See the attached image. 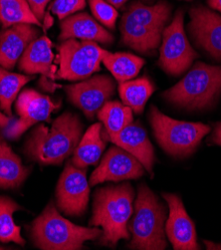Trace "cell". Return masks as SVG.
<instances>
[{
  "label": "cell",
  "instance_id": "obj_23",
  "mask_svg": "<svg viewBox=\"0 0 221 250\" xmlns=\"http://www.w3.org/2000/svg\"><path fill=\"white\" fill-rule=\"evenodd\" d=\"M98 118L105 126L103 136L106 139L116 136L134 122L132 109L118 101H108L98 112Z\"/></svg>",
  "mask_w": 221,
  "mask_h": 250
},
{
  "label": "cell",
  "instance_id": "obj_22",
  "mask_svg": "<svg viewBox=\"0 0 221 250\" xmlns=\"http://www.w3.org/2000/svg\"><path fill=\"white\" fill-rule=\"evenodd\" d=\"M102 55V62L119 83L135 78L144 65L143 59L130 53H111L103 49Z\"/></svg>",
  "mask_w": 221,
  "mask_h": 250
},
{
  "label": "cell",
  "instance_id": "obj_5",
  "mask_svg": "<svg viewBox=\"0 0 221 250\" xmlns=\"http://www.w3.org/2000/svg\"><path fill=\"white\" fill-rule=\"evenodd\" d=\"M165 208L158 196L142 184L139 187L135 214L129 226L133 238L128 247L141 250H163L165 239Z\"/></svg>",
  "mask_w": 221,
  "mask_h": 250
},
{
  "label": "cell",
  "instance_id": "obj_34",
  "mask_svg": "<svg viewBox=\"0 0 221 250\" xmlns=\"http://www.w3.org/2000/svg\"><path fill=\"white\" fill-rule=\"evenodd\" d=\"M207 3L212 9L221 13V0H207Z\"/></svg>",
  "mask_w": 221,
  "mask_h": 250
},
{
  "label": "cell",
  "instance_id": "obj_7",
  "mask_svg": "<svg viewBox=\"0 0 221 250\" xmlns=\"http://www.w3.org/2000/svg\"><path fill=\"white\" fill-rule=\"evenodd\" d=\"M150 122L159 145L165 153L174 157L181 158L192 154L210 132L207 125L171 119L155 106L150 110Z\"/></svg>",
  "mask_w": 221,
  "mask_h": 250
},
{
  "label": "cell",
  "instance_id": "obj_10",
  "mask_svg": "<svg viewBox=\"0 0 221 250\" xmlns=\"http://www.w3.org/2000/svg\"><path fill=\"white\" fill-rule=\"evenodd\" d=\"M90 184L86 168H79L71 162L67 163L56 188L57 206L70 216H81L87 209Z\"/></svg>",
  "mask_w": 221,
  "mask_h": 250
},
{
  "label": "cell",
  "instance_id": "obj_36",
  "mask_svg": "<svg viewBox=\"0 0 221 250\" xmlns=\"http://www.w3.org/2000/svg\"><path fill=\"white\" fill-rule=\"evenodd\" d=\"M207 249H221V244H215L211 241H204Z\"/></svg>",
  "mask_w": 221,
  "mask_h": 250
},
{
  "label": "cell",
  "instance_id": "obj_38",
  "mask_svg": "<svg viewBox=\"0 0 221 250\" xmlns=\"http://www.w3.org/2000/svg\"><path fill=\"white\" fill-rule=\"evenodd\" d=\"M145 1H150V0H145ZM151 1H152V0H151Z\"/></svg>",
  "mask_w": 221,
  "mask_h": 250
},
{
  "label": "cell",
  "instance_id": "obj_15",
  "mask_svg": "<svg viewBox=\"0 0 221 250\" xmlns=\"http://www.w3.org/2000/svg\"><path fill=\"white\" fill-rule=\"evenodd\" d=\"M168 205L169 215L165 223V232L168 240L176 250H198L201 249L194 223L188 216L181 199L173 193L162 194Z\"/></svg>",
  "mask_w": 221,
  "mask_h": 250
},
{
  "label": "cell",
  "instance_id": "obj_6",
  "mask_svg": "<svg viewBox=\"0 0 221 250\" xmlns=\"http://www.w3.org/2000/svg\"><path fill=\"white\" fill-rule=\"evenodd\" d=\"M221 92V66L196 62L190 71L162 96L177 106L194 110L210 106Z\"/></svg>",
  "mask_w": 221,
  "mask_h": 250
},
{
  "label": "cell",
  "instance_id": "obj_11",
  "mask_svg": "<svg viewBox=\"0 0 221 250\" xmlns=\"http://www.w3.org/2000/svg\"><path fill=\"white\" fill-rule=\"evenodd\" d=\"M59 107L60 104L52 102L48 96L32 89L23 90L18 96L15 106L19 119L7 126L4 136L10 140L19 139L33 125L42 121L50 122L52 112Z\"/></svg>",
  "mask_w": 221,
  "mask_h": 250
},
{
  "label": "cell",
  "instance_id": "obj_21",
  "mask_svg": "<svg viewBox=\"0 0 221 250\" xmlns=\"http://www.w3.org/2000/svg\"><path fill=\"white\" fill-rule=\"evenodd\" d=\"M30 173L20 158L0 138V188H15L21 186Z\"/></svg>",
  "mask_w": 221,
  "mask_h": 250
},
{
  "label": "cell",
  "instance_id": "obj_24",
  "mask_svg": "<svg viewBox=\"0 0 221 250\" xmlns=\"http://www.w3.org/2000/svg\"><path fill=\"white\" fill-rule=\"evenodd\" d=\"M153 83L145 77L120 83L119 93L122 104L132 109L133 113L141 114L154 93Z\"/></svg>",
  "mask_w": 221,
  "mask_h": 250
},
{
  "label": "cell",
  "instance_id": "obj_32",
  "mask_svg": "<svg viewBox=\"0 0 221 250\" xmlns=\"http://www.w3.org/2000/svg\"><path fill=\"white\" fill-rule=\"evenodd\" d=\"M212 141H213V143H215L216 145L221 146V123H218L215 125L214 133L212 136Z\"/></svg>",
  "mask_w": 221,
  "mask_h": 250
},
{
  "label": "cell",
  "instance_id": "obj_33",
  "mask_svg": "<svg viewBox=\"0 0 221 250\" xmlns=\"http://www.w3.org/2000/svg\"><path fill=\"white\" fill-rule=\"evenodd\" d=\"M10 121H11V117L3 114L1 111H0V128H6L10 124Z\"/></svg>",
  "mask_w": 221,
  "mask_h": 250
},
{
  "label": "cell",
  "instance_id": "obj_30",
  "mask_svg": "<svg viewBox=\"0 0 221 250\" xmlns=\"http://www.w3.org/2000/svg\"><path fill=\"white\" fill-rule=\"evenodd\" d=\"M36 17L42 21L45 16V8L51 0H26Z\"/></svg>",
  "mask_w": 221,
  "mask_h": 250
},
{
  "label": "cell",
  "instance_id": "obj_2",
  "mask_svg": "<svg viewBox=\"0 0 221 250\" xmlns=\"http://www.w3.org/2000/svg\"><path fill=\"white\" fill-rule=\"evenodd\" d=\"M82 133L80 118L64 113L52 123L51 128L39 125L26 142L25 153L42 165H61L75 151Z\"/></svg>",
  "mask_w": 221,
  "mask_h": 250
},
{
  "label": "cell",
  "instance_id": "obj_3",
  "mask_svg": "<svg viewBox=\"0 0 221 250\" xmlns=\"http://www.w3.org/2000/svg\"><path fill=\"white\" fill-rule=\"evenodd\" d=\"M169 16L170 6L164 1L155 5L134 2L121 20L122 43L141 54L154 53L161 45Z\"/></svg>",
  "mask_w": 221,
  "mask_h": 250
},
{
  "label": "cell",
  "instance_id": "obj_19",
  "mask_svg": "<svg viewBox=\"0 0 221 250\" xmlns=\"http://www.w3.org/2000/svg\"><path fill=\"white\" fill-rule=\"evenodd\" d=\"M54 54L52 42L47 36L34 40L24 51L19 60V70L26 74H40L56 79V67L53 66Z\"/></svg>",
  "mask_w": 221,
  "mask_h": 250
},
{
  "label": "cell",
  "instance_id": "obj_18",
  "mask_svg": "<svg viewBox=\"0 0 221 250\" xmlns=\"http://www.w3.org/2000/svg\"><path fill=\"white\" fill-rule=\"evenodd\" d=\"M60 28V41L78 38L106 45L114 42V36L88 13H78L66 17L61 22Z\"/></svg>",
  "mask_w": 221,
  "mask_h": 250
},
{
  "label": "cell",
  "instance_id": "obj_8",
  "mask_svg": "<svg viewBox=\"0 0 221 250\" xmlns=\"http://www.w3.org/2000/svg\"><path fill=\"white\" fill-rule=\"evenodd\" d=\"M102 48L97 42L67 39L58 46L59 71L56 78L78 81L100 70Z\"/></svg>",
  "mask_w": 221,
  "mask_h": 250
},
{
  "label": "cell",
  "instance_id": "obj_25",
  "mask_svg": "<svg viewBox=\"0 0 221 250\" xmlns=\"http://www.w3.org/2000/svg\"><path fill=\"white\" fill-rule=\"evenodd\" d=\"M0 23L4 29L17 24H32L43 28L26 0H0Z\"/></svg>",
  "mask_w": 221,
  "mask_h": 250
},
{
  "label": "cell",
  "instance_id": "obj_13",
  "mask_svg": "<svg viewBox=\"0 0 221 250\" xmlns=\"http://www.w3.org/2000/svg\"><path fill=\"white\" fill-rule=\"evenodd\" d=\"M143 166L130 153L120 146H112L100 166L91 174L90 186L106 182L135 180L144 174Z\"/></svg>",
  "mask_w": 221,
  "mask_h": 250
},
{
  "label": "cell",
  "instance_id": "obj_16",
  "mask_svg": "<svg viewBox=\"0 0 221 250\" xmlns=\"http://www.w3.org/2000/svg\"><path fill=\"white\" fill-rule=\"evenodd\" d=\"M39 30L32 24H17L0 32V67L14 68L27 47L38 38Z\"/></svg>",
  "mask_w": 221,
  "mask_h": 250
},
{
  "label": "cell",
  "instance_id": "obj_14",
  "mask_svg": "<svg viewBox=\"0 0 221 250\" xmlns=\"http://www.w3.org/2000/svg\"><path fill=\"white\" fill-rule=\"evenodd\" d=\"M189 16L188 29L195 44L215 60L221 61V15L198 5L190 9Z\"/></svg>",
  "mask_w": 221,
  "mask_h": 250
},
{
  "label": "cell",
  "instance_id": "obj_1",
  "mask_svg": "<svg viewBox=\"0 0 221 250\" xmlns=\"http://www.w3.org/2000/svg\"><path fill=\"white\" fill-rule=\"evenodd\" d=\"M134 196L129 183L108 186L96 191L90 226L102 228L100 244L114 248L121 239H130L128 224L133 214Z\"/></svg>",
  "mask_w": 221,
  "mask_h": 250
},
{
  "label": "cell",
  "instance_id": "obj_26",
  "mask_svg": "<svg viewBox=\"0 0 221 250\" xmlns=\"http://www.w3.org/2000/svg\"><path fill=\"white\" fill-rule=\"evenodd\" d=\"M34 77L8 72L0 67V108L5 115L12 117L11 106L22 87Z\"/></svg>",
  "mask_w": 221,
  "mask_h": 250
},
{
  "label": "cell",
  "instance_id": "obj_17",
  "mask_svg": "<svg viewBox=\"0 0 221 250\" xmlns=\"http://www.w3.org/2000/svg\"><path fill=\"white\" fill-rule=\"evenodd\" d=\"M107 140L133 155L153 176L156 161L154 146L147 138L145 130L139 123L133 122L119 134Z\"/></svg>",
  "mask_w": 221,
  "mask_h": 250
},
{
  "label": "cell",
  "instance_id": "obj_12",
  "mask_svg": "<svg viewBox=\"0 0 221 250\" xmlns=\"http://www.w3.org/2000/svg\"><path fill=\"white\" fill-rule=\"evenodd\" d=\"M115 89V81L107 75H97L65 87L70 102L78 107L89 119H93L114 96Z\"/></svg>",
  "mask_w": 221,
  "mask_h": 250
},
{
  "label": "cell",
  "instance_id": "obj_31",
  "mask_svg": "<svg viewBox=\"0 0 221 250\" xmlns=\"http://www.w3.org/2000/svg\"><path fill=\"white\" fill-rule=\"evenodd\" d=\"M38 85L41 89H43L44 91L47 92H54L57 88H59L60 86L57 85L53 79L48 78L46 76H42L38 82Z\"/></svg>",
  "mask_w": 221,
  "mask_h": 250
},
{
  "label": "cell",
  "instance_id": "obj_27",
  "mask_svg": "<svg viewBox=\"0 0 221 250\" xmlns=\"http://www.w3.org/2000/svg\"><path fill=\"white\" fill-rule=\"evenodd\" d=\"M21 209L22 207L13 199L0 196V241L1 242H14L19 245L25 244V240L20 233V227L16 226L13 219V213Z\"/></svg>",
  "mask_w": 221,
  "mask_h": 250
},
{
  "label": "cell",
  "instance_id": "obj_37",
  "mask_svg": "<svg viewBox=\"0 0 221 250\" xmlns=\"http://www.w3.org/2000/svg\"><path fill=\"white\" fill-rule=\"evenodd\" d=\"M185 1H191V0H185Z\"/></svg>",
  "mask_w": 221,
  "mask_h": 250
},
{
  "label": "cell",
  "instance_id": "obj_9",
  "mask_svg": "<svg viewBox=\"0 0 221 250\" xmlns=\"http://www.w3.org/2000/svg\"><path fill=\"white\" fill-rule=\"evenodd\" d=\"M199 54L190 46L183 27V11L176 13L174 20L164 28L160 50V67L167 74L180 76L187 71Z\"/></svg>",
  "mask_w": 221,
  "mask_h": 250
},
{
  "label": "cell",
  "instance_id": "obj_20",
  "mask_svg": "<svg viewBox=\"0 0 221 250\" xmlns=\"http://www.w3.org/2000/svg\"><path fill=\"white\" fill-rule=\"evenodd\" d=\"M106 143L102 136V125L97 123L87 130L73 153L72 164L79 168H87L99 162Z\"/></svg>",
  "mask_w": 221,
  "mask_h": 250
},
{
  "label": "cell",
  "instance_id": "obj_4",
  "mask_svg": "<svg viewBox=\"0 0 221 250\" xmlns=\"http://www.w3.org/2000/svg\"><path fill=\"white\" fill-rule=\"evenodd\" d=\"M102 235L99 228L79 227L63 217L53 203L49 204L43 212L33 221L31 237L36 247L45 250L82 249L88 240Z\"/></svg>",
  "mask_w": 221,
  "mask_h": 250
},
{
  "label": "cell",
  "instance_id": "obj_28",
  "mask_svg": "<svg viewBox=\"0 0 221 250\" xmlns=\"http://www.w3.org/2000/svg\"><path fill=\"white\" fill-rule=\"evenodd\" d=\"M91 11L95 18L106 27L114 29L118 19L117 9L106 0H89Z\"/></svg>",
  "mask_w": 221,
  "mask_h": 250
},
{
  "label": "cell",
  "instance_id": "obj_29",
  "mask_svg": "<svg viewBox=\"0 0 221 250\" xmlns=\"http://www.w3.org/2000/svg\"><path fill=\"white\" fill-rule=\"evenodd\" d=\"M86 7V0H54L50 5V11L63 20Z\"/></svg>",
  "mask_w": 221,
  "mask_h": 250
},
{
  "label": "cell",
  "instance_id": "obj_35",
  "mask_svg": "<svg viewBox=\"0 0 221 250\" xmlns=\"http://www.w3.org/2000/svg\"><path fill=\"white\" fill-rule=\"evenodd\" d=\"M106 1L111 5H113L115 8H120L124 5L128 0H106Z\"/></svg>",
  "mask_w": 221,
  "mask_h": 250
}]
</instances>
